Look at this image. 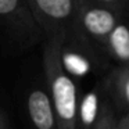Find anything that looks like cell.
I'll return each instance as SVG.
<instances>
[{"label":"cell","mask_w":129,"mask_h":129,"mask_svg":"<svg viewBox=\"0 0 129 129\" xmlns=\"http://www.w3.org/2000/svg\"><path fill=\"white\" fill-rule=\"evenodd\" d=\"M112 106L129 115V67H115L106 78Z\"/></svg>","instance_id":"8"},{"label":"cell","mask_w":129,"mask_h":129,"mask_svg":"<svg viewBox=\"0 0 129 129\" xmlns=\"http://www.w3.org/2000/svg\"><path fill=\"white\" fill-rule=\"evenodd\" d=\"M62 39L43 43V71L49 97L56 114L57 129H76L79 89L75 79L64 70L60 57Z\"/></svg>","instance_id":"1"},{"label":"cell","mask_w":129,"mask_h":129,"mask_svg":"<svg viewBox=\"0 0 129 129\" xmlns=\"http://www.w3.org/2000/svg\"><path fill=\"white\" fill-rule=\"evenodd\" d=\"M114 111L106 79L79 97L76 129H97L108 112Z\"/></svg>","instance_id":"5"},{"label":"cell","mask_w":129,"mask_h":129,"mask_svg":"<svg viewBox=\"0 0 129 129\" xmlns=\"http://www.w3.org/2000/svg\"><path fill=\"white\" fill-rule=\"evenodd\" d=\"M0 43L11 53L45 43L26 0H0Z\"/></svg>","instance_id":"3"},{"label":"cell","mask_w":129,"mask_h":129,"mask_svg":"<svg viewBox=\"0 0 129 129\" xmlns=\"http://www.w3.org/2000/svg\"><path fill=\"white\" fill-rule=\"evenodd\" d=\"M26 115L34 129H57L56 114L47 89L34 86L26 94Z\"/></svg>","instance_id":"6"},{"label":"cell","mask_w":129,"mask_h":129,"mask_svg":"<svg viewBox=\"0 0 129 129\" xmlns=\"http://www.w3.org/2000/svg\"><path fill=\"white\" fill-rule=\"evenodd\" d=\"M104 54L117 67H129V21L128 15L121 18L108 35L104 45Z\"/></svg>","instance_id":"7"},{"label":"cell","mask_w":129,"mask_h":129,"mask_svg":"<svg viewBox=\"0 0 129 129\" xmlns=\"http://www.w3.org/2000/svg\"><path fill=\"white\" fill-rule=\"evenodd\" d=\"M117 129H129V115L117 118Z\"/></svg>","instance_id":"10"},{"label":"cell","mask_w":129,"mask_h":129,"mask_svg":"<svg viewBox=\"0 0 129 129\" xmlns=\"http://www.w3.org/2000/svg\"><path fill=\"white\" fill-rule=\"evenodd\" d=\"M128 13V0H81L74 29L104 53L108 35Z\"/></svg>","instance_id":"2"},{"label":"cell","mask_w":129,"mask_h":129,"mask_svg":"<svg viewBox=\"0 0 129 129\" xmlns=\"http://www.w3.org/2000/svg\"><path fill=\"white\" fill-rule=\"evenodd\" d=\"M45 42L62 39L72 31L81 0H26Z\"/></svg>","instance_id":"4"},{"label":"cell","mask_w":129,"mask_h":129,"mask_svg":"<svg viewBox=\"0 0 129 129\" xmlns=\"http://www.w3.org/2000/svg\"><path fill=\"white\" fill-rule=\"evenodd\" d=\"M97 129H117V117H115V111H111L104 117L101 121L100 126Z\"/></svg>","instance_id":"9"},{"label":"cell","mask_w":129,"mask_h":129,"mask_svg":"<svg viewBox=\"0 0 129 129\" xmlns=\"http://www.w3.org/2000/svg\"><path fill=\"white\" fill-rule=\"evenodd\" d=\"M0 129H7V123H6V118H4L3 112L0 110Z\"/></svg>","instance_id":"11"}]
</instances>
